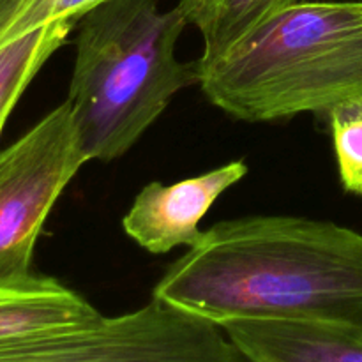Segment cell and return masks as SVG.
I'll list each match as a JSON object with an SVG mask.
<instances>
[{
    "label": "cell",
    "instance_id": "obj_4",
    "mask_svg": "<svg viewBox=\"0 0 362 362\" xmlns=\"http://www.w3.org/2000/svg\"><path fill=\"white\" fill-rule=\"evenodd\" d=\"M0 362H246L219 325L152 299L119 317L0 343Z\"/></svg>",
    "mask_w": 362,
    "mask_h": 362
},
{
    "label": "cell",
    "instance_id": "obj_10",
    "mask_svg": "<svg viewBox=\"0 0 362 362\" xmlns=\"http://www.w3.org/2000/svg\"><path fill=\"white\" fill-rule=\"evenodd\" d=\"M76 25L69 20L52 21L0 48V134L25 88L46 60L66 45Z\"/></svg>",
    "mask_w": 362,
    "mask_h": 362
},
{
    "label": "cell",
    "instance_id": "obj_6",
    "mask_svg": "<svg viewBox=\"0 0 362 362\" xmlns=\"http://www.w3.org/2000/svg\"><path fill=\"white\" fill-rule=\"evenodd\" d=\"M246 175L247 165L237 159L168 186L147 184L122 218L124 232L152 255H165L179 246H197L204 235L198 228L202 219L226 189Z\"/></svg>",
    "mask_w": 362,
    "mask_h": 362
},
{
    "label": "cell",
    "instance_id": "obj_13",
    "mask_svg": "<svg viewBox=\"0 0 362 362\" xmlns=\"http://www.w3.org/2000/svg\"><path fill=\"white\" fill-rule=\"evenodd\" d=\"M103 2L105 0H48V7L53 20H69L78 23L83 14Z\"/></svg>",
    "mask_w": 362,
    "mask_h": 362
},
{
    "label": "cell",
    "instance_id": "obj_2",
    "mask_svg": "<svg viewBox=\"0 0 362 362\" xmlns=\"http://www.w3.org/2000/svg\"><path fill=\"white\" fill-rule=\"evenodd\" d=\"M197 64L205 98L233 119H327L362 99V0L296 4L223 57Z\"/></svg>",
    "mask_w": 362,
    "mask_h": 362
},
{
    "label": "cell",
    "instance_id": "obj_5",
    "mask_svg": "<svg viewBox=\"0 0 362 362\" xmlns=\"http://www.w3.org/2000/svg\"><path fill=\"white\" fill-rule=\"evenodd\" d=\"M85 163L67 101L0 152V283L32 274L46 218Z\"/></svg>",
    "mask_w": 362,
    "mask_h": 362
},
{
    "label": "cell",
    "instance_id": "obj_8",
    "mask_svg": "<svg viewBox=\"0 0 362 362\" xmlns=\"http://www.w3.org/2000/svg\"><path fill=\"white\" fill-rule=\"evenodd\" d=\"M101 317L85 297L48 276L32 272L0 283V343L87 325Z\"/></svg>",
    "mask_w": 362,
    "mask_h": 362
},
{
    "label": "cell",
    "instance_id": "obj_7",
    "mask_svg": "<svg viewBox=\"0 0 362 362\" xmlns=\"http://www.w3.org/2000/svg\"><path fill=\"white\" fill-rule=\"evenodd\" d=\"M221 329L246 362H362V329L350 325L235 320Z\"/></svg>",
    "mask_w": 362,
    "mask_h": 362
},
{
    "label": "cell",
    "instance_id": "obj_3",
    "mask_svg": "<svg viewBox=\"0 0 362 362\" xmlns=\"http://www.w3.org/2000/svg\"><path fill=\"white\" fill-rule=\"evenodd\" d=\"M187 21L156 0H105L78 21L67 105L88 161L126 154L173 95L198 83V64L180 62L175 42Z\"/></svg>",
    "mask_w": 362,
    "mask_h": 362
},
{
    "label": "cell",
    "instance_id": "obj_1",
    "mask_svg": "<svg viewBox=\"0 0 362 362\" xmlns=\"http://www.w3.org/2000/svg\"><path fill=\"white\" fill-rule=\"evenodd\" d=\"M152 299L223 327L235 320L362 329V233L331 221H219L173 262Z\"/></svg>",
    "mask_w": 362,
    "mask_h": 362
},
{
    "label": "cell",
    "instance_id": "obj_12",
    "mask_svg": "<svg viewBox=\"0 0 362 362\" xmlns=\"http://www.w3.org/2000/svg\"><path fill=\"white\" fill-rule=\"evenodd\" d=\"M52 21L46 0H0V48Z\"/></svg>",
    "mask_w": 362,
    "mask_h": 362
},
{
    "label": "cell",
    "instance_id": "obj_11",
    "mask_svg": "<svg viewBox=\"0 0 362 362\" xmlns=\"http://www.w3.org/2000/svg\"><path fill=\"white\" fill-rule=\"evenodd\" d=\"M327 124L343 189L362 197V99L336 106Z\"/></svg>",
    "mask_w": 362,
    "mask_h": 362
},
{
    "label": "cell",
    "instance_id": "obj_9",
    "mask_svg": "<svg viewBox=\"0 0 362 362\" xmlns=\"http://www.w3.org/2000/svg\"><path fill=\"white\" fill-rule=\"evenodd\" d=\"M304 0H179L177 7L204 39L198 60L212 62L272 16Z\"/></svg>",
    "mask_w": 362,
    "mask_h": 362
}]
</instances>
